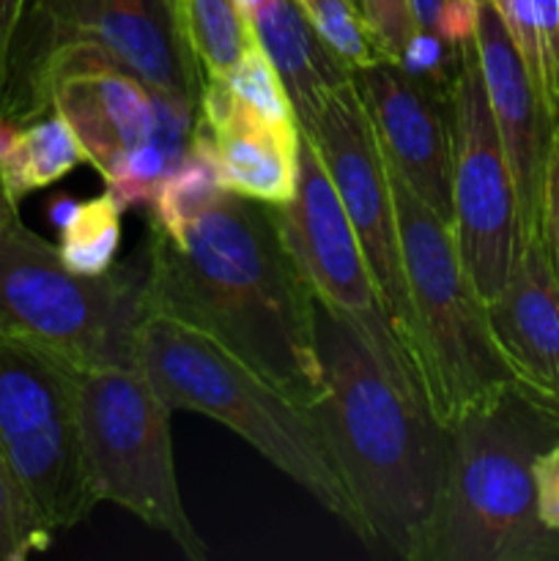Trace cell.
Returning a JSON list of instances; mask_svg holds the SVG:
<instances>
[{
  "label": "cell",
  "mask_w": 559,
  "mask_h": 561,
  "mask_svg": "<svg viewBox=\"0 0 559 561\" xmlns=\"http://www.w3.org/2000/svg\"><path fill=\"white\" fill-rule=\"evenodd\" d=\"M142 263L148 312L208 334L299 405L323 398L316 294L274 206L225 190L181 239L151 217Z\"/></svg>",
  "instance_id": "cell-1"
},
{
  "label": "cell",
  "mask_w": 559,
  "mask_h": 561,
  "mask_svg": "<svg viewBox=\"0 0 559 561\" xmlns=\"http://www.w3.org/2000/svg\"><path fill=\"white\" fill-rule=\"evenodd\" d=\"M316 343L323 398L310 411L362 518V542L403 561H431L447 427L414 362L376 348L360 323L318 296Z\"/></svg>",
  "instance_id": "cell-2"
},
{
  "label": "cell",
  "mask_w": 559,
  "mask_h": 561,
  "mask_svg": "<svg viewBox=\"0 0 559 561\" xmlns=\"http://www.w3.org/2000/svg\"><path fill=\"white\" fill-rule=\"evenodd\" d=\"M135 365L170 409L223 422L362 540L360 513L307 405L272 387L217 340L159 312H146L137 327Z\"/></svg>",
  "instance_id": "cell-3"
},
{
  "label": "cell",
  "mask_w": 559,
  "mask_h": 561,
  "mask_svg": "<svg viewBox=\"0 0 559 561\" xmlns=\"http://www.w3.org/2000/svg\"><path fill=\"white\" fill-rule=\"evenodd\" d=\"M557 438L559 422L515 389L449 425L431 561H559L532 471Z\"/></svg>",
  "instance_id": "cell-4"
},
{
  "label": "cell",
  "mask_w": 559,
  "mask_h": 561,
  "mask_svg": "<svg viewBox=\"0 0 559 561\" xmlns=\"http://www.w3.org/2000/svg\"><path fill=\"white\" fill-rule=\"evenodd\" d=\"M389 168V164H387ZM406 283L414 310V362L444 427L513 389L449 225L389 168Z\"/></svg>",
  "instance_id": "cell-5"
},
{
  "label": "cell",
  "mask_w": 559,
  "mask_h": 561,
  "mask_svg": "<svg viewBox=\"0 0 559 561\" xmlns=\"http://www.w3.org/2000/svg\"><path fill=\"white\" fill-rule=\"evenodd\" d=\"M146 312L142 261L82 277L20 214L0 230V329L47 345L80 370L129 367Z\"/></svg>",
  "instance_id": "cell-6"
},
{
  "label": "cell",
  "mask_w": 559,
  "mask_h": 561,
  "mask_svg": "<svg viewBox=\"0 0 559 561\" xmlns=\"http://www.w3.org/2000/svg\"><path fill=\"white\" fill-rule=\"evenodd\" d=\"M170 414L137 365L82 373L80 431L96 499L164 531L190 561H206L212 551L181 502Z\"/></svg>",
  "instance_id": "cell-7"
},
{
  "label": "cell",
  "mask_w": 559,
  "mask_h": 561,
  "mask_svg": "<svg viewBox=\"0 0 559 561\" xmlns=\"http://www.w3.org/2000/svg\"><path fill=\"white\" fill-rule=\"evenodd\" d=\"M88 44L159 91L201 99L203 71L181 38L170 0H27L9 55L0 115L31 124L49 55Z\"/></svg>",
  "instance_id": "cell-8"
},
{
  "label": "cell",
  "mask_w": 559,
  "mask_h": 561,
  "mask_svg": "<svg viewBox=\"0 0 559 561\" xmlns=\"http://www.w3.org/2000/svg\"><path fill=\"white\" fill-rule=\"evenodd\" d=\"M80 367L0 329V449L53 531L82 524L99 499L80 431Z\"/></svg>",
  "instance_id": "cell-9"
},
{
  "label": "cell",
  "mask_w": 559,
  "mask_h": 561,
  "mask_svg": "<svg viewBox=\"0 0 559 561\" xmlns=\"http://www.w3.org/2000/svg\"><path fill=\"white\" fill-rule=\"evenodd\" d=\"M38 96L47 113L58 110L69 121L88 164L102 179L126 151L151 137L190 148L195 135V99L151 88L88 44H69L49 55Z\"/></svg>",
  "instance_id": "cell-10"
},
{
  "label": "cell",
  "mask_w": 559,
  "mask_h": 561,
  "mask_svg": "<svg viewBox=\"0 0 559 561\" xmlns=\"http://www.w3.org/2000/svg\"><path fill=\"white\" fill-rule=\"evenodd\" d=\"M449 121L453 236L477 294L491 305L502 294L518 250V206L475 42L464 44V69L449 102Z\"/></svg>",
  "instance_id": "cell-11"
},
{
  "label": "cell",
  "mask_w": 559,
  "mask_h": 561,
  "mask_svg": "<svg viewBox=\"0 0 559 561\" xmlns=\"http://www.w3.org/2000/svg\"><path fill=\"white\" fill-rule=\"evenodd\" d=\"M305 135L338 190L389 321L414 362V310L406 283L389 168L354 80L329 93L316 124Z\"/></svg>",
  "instance_id": "cell-12"
},
{
  "label": "cell",
  "mask_w": 559,
  "mask_h": 561,
  "mask_svg": "<svg viewBox=\"0 0 559 561\" xmlns=\"http://www.w3.org/2000/svg\"><path fill=\"white\" fill-rule=\"evenodd\" d=\"M274 217L312 294L323 305L360 323L376 348L409 356L373 283L354 225L305 131L299 140L294 197L283 206H274Z\"/></svg>",
  "instance_id": "cell-13"
},
{
  "label": "cell",
  "mask_w": 559,
  "mask_h": 561,
  "mask_svg": "<svg viewBox=\"0 0 559 561\" xmlns=\"http://www.w3.org/2000/svg\"><path fill=\"white\" fill-rule=\"evenodd\" d=\"M477 58L518 206V241L546 239L559 146L497 3H480Z\"/></svg>",
  "instance_id": "cell-14"
},
{
  "label": "cell",
  "mask_w": 559,
  "mask_h": 561,
  "mask_svg": "<svg viewBox=\"0 0 559 561\" xmlns=\"http://www.w3.org/2000/svg\"><path fill=\"white\" fill-rule=\"evenodd\" d=\"M354 85L389 168L453 228L449 104L436 102L389 60L356 69Z\"/></svg>",
  "instance_id": "cell-15"
},
{
  "label": "cell",
  "mask_w": 559,
  "mask_h": 561,
  "mask_svg": "<svg viewBox=\"0 0 559 561\" xmlns=\"http://www.w3.org/2000/svg\"><path fill=\"white\" fill-rule=\"evenodd\" d=\"M488 327L515 392L559 422V279L548 236L518 241Z\"/></svg>",
  "instance_id": "cell-16"
},
{
  "label": "cell",
  "mask_w": 559,
  "mask_h": 561,
  "mask_svg": "<svg viewBox=\"0 0 559 561\" xmlns=\"http://www.w3.org/2000/svg\"><path fill=\"white\" fill-rule=\"evenodd\" d=\"M195 131L217 159L225 190L266 206L294 197L299 170V121H272L241 102L223 77H206Z\"/></svg>",
  "instance_id": "cell-17"
},
{
  "label": "cell",
  "mask_w": 559,
  "mask_h": 561,
  "mask_svg": "<svg viewBox=\"0 0 559 561\" xmlns=\"http://www.w3.org/2000/svg\"><path fill=\"white\" fill-rule=\"evenodd\" d=\"M247 22L283 80L301 131H307L329 93L354 80V69L318 36L296 0H266Z\"/></svg>",
  "instance_id": "cell-18"
},
{
  "label": "cell",
  "mask_w": 559,
  "mask_h": 561,
  "mask_svg": "<svg viewBox=\"0 0 559 561\" xmlns=\"http://www.w3.org/2000/svg\"><path fill=\"white\" fill-rule=\"evenodd\" d=\"M82 162H88V157L75 129L58 110H49L20 129L14 148L0 164V195L20 211L27 195L55 184Z\"/></svg>",
  "instance_id": "cell-19"
},
{
  "label": "cell",
  "mask_w": 559,
  "mask_h": 561,
  "mask_svg": "<svg viewBox=\"0 0 559 561\" xmlns=\"http://www.w3.org/2000/svg\"><path fill=\"white\" fill-rule=\"evenodd\" d=\"M559 146V0H493Z\"/></svg>",
  "instance_id": "cell-20"
},
{
  "label": "cell",
  "mask_w": 559,
  "mask_h": 561,
  "mask_svg": "<svg viewBox=\"0 0 559 561\" xmlns=\"http://www.w3.org/2000/svg\"><path fill=\"white\" fill-rule=\"evenodd\" d=\"M181 38L206 77H225L255 42L236 0H170Z\"/></svg>",
  "instance_id": "cell-21"
},
{
  "label": "cell",
  "mask_w": 559,
  "mask_h": 561,
  "mask_svg": "<svg viewBox=\"0 0 559 561\" xmlns=\"http://www.w3.org/2000/svg\"><path fill=\"white\" fill-rule=\"evenodd\" d=\"M225 192V181L219 175L217 159L201 135H192V146L184 157L168 170L153 195L151 217L170 239H181L184 230L214 206Z\"/></svg>",
  "instance_id": "cell-22"
},
{
  "label": "cell",
  "mask_w": 559,
  "mask_h": 561,
  "mask_svg": "<svg viewBox=\"0 0 559 561\" xmlns=\"http://www.w3.org/2000/svg\"><path fill=\"white\" fill-rule=\"evenodd\" d=\"M121 208L110 192L80 203V211L60 233V261L82 277H102L115 266L121 247Z\"/></svg>",
  "instance_id": "cell-23"
},
{
  "label": "cell",
  "mask_w": 559,
  "mask_h": 561,
  "mask_svg": "<svg viewBox=\"0 0 559 561\" xmlns=\"http://www.w3.org/2000/svg\"><path fill=\"white\" fill-rule=\"evenodd\" d=\"M296 3L305 11L318 36L354 71L389 60L384 49L378 47L356 0H296Z\"/></svg>",
  "instance_id": "cell-24"
},
{
  "label": "cell",
  "mask_w": 559,
  "mask_h": 561,
  "mask_svg": "<svg viewBox=\"0 0 559 561\" xmlns=\"http://www.w3.org/2000/svg\"><path fill=\"white\" fill-rule=\"evenodd\" d=\"M55 531L44 524L20 477L0 449V561H25L53 546Z\"/></svg>",
  "instance_id": "cell-25"
},
{
  "label": "cell",
  "mask_w": 559,
  "mask_h": 561,
  "mask_svg": "<svg viewBox=\"0 0 559 561\" xmlns=\"http://www.w3.org/2000/svg\"><path fill=\"white\" fill-rule=\"evenodd\" d=\"M398 66L436 102L449 104L464 69V47H453L436 31L417 27L400 49Z\"/></svg>",
  "instance_id": "cell-26"
},
{
  "label": "cell",
  "mask_w": 559,
  "mask_h": 561,
  "mask_svg": "<svg viewBox=\"0 0 559 561\" xmlns=\"http://www.w3.org/2000/svg\"><path fill=\"white\" fill-rule=\"evenodd\" d=\"M223 80L228 82V88L241 99V102L250 104L252 110H258V113L266 115V118L299 121L296 118L294 102H290L283 80H280L277 69H274V64L269 60V55L263 53L258 42H252L250 47L241 53V58L236 60V66L223 77Z\"/></svg>",
  "instance_id": "cell-27"
},
{
  "label": "cell",
  "mask_w": 559,
  "mask_h": 561,
  "mask_svg": "<svg viewBox=\"0 0 559 561\" xmlns=\"http://www.w3.org/2000/svg\"><path fill=\"white\" fill-rule=\"evenodd\" d=\"M376 36L378 47L384 49L392 64H398L400 49L406 47L411 33L417 31V16L411 9V0H356Z\"/></svg>",
  "instance_id": "cell-28"
},
{
  "label": "cell",
  "mask_w": 559,
  "mask_h": 561,
  "mask_svg": "<svg viewBox=\"0 0 559 561\" xmlns=\"http://www.w3.org/2000/svg\"><path fill=\"white\" fill-rule=\"evenodd\" d=\"M537 513L548 529L559 531V438L535 458Z\"/></svg>",
  "instance_id": "cell-29"
},
{
  "label": "cell",
  "mask_w": 559,
  "mask_h": 561,
  "mask_svg": "<svg viewBox=\"0 0 559 561\" xmlns=\"http://www.w3.org/2000/svg\"><path fill=\"white\" fill-rule=\"evenodd\" d=\"M477 22H480V3L477 0H442L436 16V33L453 47L475 42Z\"/></svg>",
  "instance_id": "cell-30"
},
{
  "label": "cell",
  "mask_w": 559,
  "mask_h": 561,
  "mask_svg": "<svg viewBox=\"0 0 559 561\" xmlns=\"http://www.w3.org/2000/svg\"><path fill=\"white\" fill-rule=\"evenodd\" d=\"M27 9V0H0V96H3L5 71H9L11 44H14L16 27Z\"/></svg>",
  "instance_id": "cell-31"
},
{
  "label": "cell",
  "mask_w": 559,
  "mask_h": 561,
  "mask_svg": "<svg viewBox=\"0 0 559 561\" xmlns=\"http://www.w3.org/2000/svg\"><path fill=\"white\" fill-rule=\"evenodd\" d=\"M77 211H80V201H77V197L66 195V192H58V195L49 197L47 219L58 233H64V230L69 228L71 219L77 217Z\"/></svg>",
  "instance_id": "cell-32"
},
{
  "label": "cell",
  "mask_w": 559,
  "mask_h": 561,
  "mask_svg": "<svg viewBox=\"0 0 559 561\" xmlns=\"http://www.w3.org/2000/svg\"><path fill=\"white\" fill-rule=\"evenodd\" d=\"M548 239H551L554 268H557V279H559V159H557V164H554V175H551V203H548Z\"/></svg>",
  "instance_id": "cell-33"
},
{
  "label": "cell",
  "mask_w": 559,
  "mask_h": 561,
  "mask_svg": "<svg viewBox=\"0 0 559 561\" xmlns=\"http://www.w3.org/2000/svg\"><path fill=\"white\" fill-rule=\"evenodd\" d=\"M411 9H414L417 25L425 27V31H436V16L442 9V0H411Z\"/></svg>",
  "instance_id": "cell-34"
},
{
  "label": "cell",
  "mask_w": 559,
  "mask_h": 561,
  "mask_svg": "<svg viewBox=\"0 0 559 561\" xmlns=\"http://www.w3.org/2000/svg\"><path fill=\"white\" fill-rule=\"evenodd\" d=\"M20 129H22V124H16V121L0 115V164H3V159L9 157L11 148H14L16 137H20Z\"/></svg>",
  "instance_id": "cell-35"
},
{
  "label": "cell",
  "mask_w": 559,
  "mask_h": 561,
  "mask_svg": "<svg viewBox=\"0 0 559 561\" xmlns=\"http://www.w3.org/2000/svg\"><path fill=\"white\" fill-rule=\"evenodd\" d=\"M16 214H20V211H14V208H11L9 203L3 201V195H0V230H3L5 222H9L11 217H16Z\"/></svg>",
  "instance_id": "cell-36"
},
{
  "label": "cell",
  "mask_w": 559,
  "mask_h": 561,
  "mask_svg": "<svg viewBox=\"0 0 559 561\" xmlns=\"http://www.w3.org/2000/svg\"><path fill=\"white\" fill-rule=\"evenodd\" d=\"M477 3H486V0H477Z\"/></svg>",
  "instance_id": "cell-37"
}]
</instances>
